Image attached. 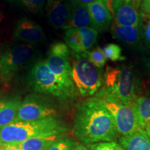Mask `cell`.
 I'll return each instance as SVG.
<instances>
[{
  "label": "cell",
  "mask_w": 150,
  "mask_h": 150,
  "mask_svg": "<svg viewBox=\"0 0 150 150\" xmlns=\"http://www.w3.org/2000/svg\"><path fill=\"white\" fill-rule=\"evenodd\" d=\"M144 66L146 74L150 79V54L144 59Z\"/></svg>",
  "instance_id": "27"
},
{
  "label": "cell",
  "mask_w": 150,
  "mask_h": 150,
  "mask_svg": "<svg viewBox=\"0 0 150 150\" xmlns=\"http://www.w3.org/2000/svg\"><path fill=\"white\" fill-rule=\"evenodd\" d=\"M59 136L35 137L13 145L18 146L21 150H46L51 144L59 139Z\"/></svg>",
  "instance_id": "20"
},
{
  "label": "cell",
  "mask_w": 150,
  "mask_h": 150,
  "mask_svg": "<svg viewBox=\"0 0 150 150\" xmlns=\"http://www.w3.org/2000/svg\"><path fill=\"white\" fill-rule=\"evenodd\" d=\"M73 134L83 144L114 141L117 131L104 101L93 97L79 104L75 114Z\"/></svg>",
  "instance_id": "1"
},
{
  "label": "cell",
  "mask_w": 150,
  "mask_h": 150,
  "mask_svg": "<svg viewBox=\"0 0 150 150\" xmlns=\"http://www.w3.org/2000/svg\"><path fill=\"white\" fill-rule=\"evenodd\" d=\"M138 90V76L134 67L127 65L108 66L103 75L102 87L95 97L131 105L137 97Z\"/></svg>",
  "instance_id": "2"
},
{
  "label": "cell",
  "mask_w": 150,
  "mask_h": 150,
  "mask_svg": "<svg viewBox=\"0 0 150 150\" xmlns=\"http://www.w3.org/2000/svg\"><path fill=\"white\" fill-rule=\"evenodd\" d=\"M140 129H145L150 124V95L137 97L132 104Z\"/></svg>",
  "instance_id": "19"
},
{
  "label": "cell",
  "mask_w": 150,
  "mask_h": 150,
  "mask_svg": "<svg viewBox=\"0 0 150 150\" xmlns=\"http://www.w3.org/2000/svg\"><path fill=\"white\" fill-rule=\"evenodd\" d=\"M23 6L32 13L42 11L46 0H17Z\"/></svg>",
  "instance_id": "25"
},
{
  "label": "cell",
  "mask_w": 150,
  "mask_h": 150,
  "mask_svg": "<svg viewBox=\"0 0 150 150\" xmlns=\"http://www.w3.org/2000/svg\"><path fill=\"white\" fill-rule=\"evenodd\" d=\"M7 1H13V0H7Z\"/></svg>",
  "instance_id": "37"
},
{
  "label": "cell",
  "mask_w": 150,
  "mask_h": 150,
  "mask_svg": "<svg viewBox=\"0 0 150 150\" xmlns=\"http://www.w3.org/2000/svg\"><path fill=\"white\" fill-rule=\"evenodd\" d=\"M91 150H124L120 143L115 141L101 142L93 144L91 146Z\"/></svg>",
  "instance_id": "26"
},
{
  "label": "cell",
  "mask_w": 150,
  "mask_h": 150,
  "mask_svg": "<svg viewBox=\"0 0 150 150\" xmlns=\"http://www.w3.org/2000/svg\"><path fill=\"white\" fill-rule=\"evenodd\" d=\"M103 101L113 118L118 134L122 136H127L140 129L132 104H124L117 101L109 99Z\"/></svg>",
  "instance_id": "8"
},
{
  "label": "cell",
  "mask_w": 150,
  "mask_h": 150,
  "mask_svg": "<svg viewBox=\"0 0 150 150\" xmlns=\"http://www.w3.org/2000/svg\"><path fill=\"white\" fill-rule=\"evenodd\" d=\"M93 27L98 31L106 30L110 26L112 13L104 0H95L88 4Z\"/></svg>",
  "instance_id": "14"
},
{
  "label": "cell",
  "mask_w": 150,
  "mask_h": 150,
  "mask_svg": "<svg viewBox=\"0 0 150 150\" xmlns=\"http://www.w3.org/2000/svg\"><path fill=\"white\" fill-rule=\"evenodd\" d=\"M67 130L54 117L31 122H16L0 129V145L18 144L35 137L60 136Z\"/></svg>",
  "instance_id": "3"
},
{
  "label": "cell",
  "mask_w": 150,
  "mask_h": 150,
  "mask_svg": "<svg viewBox=\"0 0 150 150\" xmlns=\"http://www.w3.org/2000/svg\"><path fill=\"white\" fill-rule=\"evenodd\" d=\"M72 77L82 97L97 93L103 83V70L95 66L84 54H76L72 65Z\"/></svg>",
  "instance_id": "6"
},
{
  "label": "cell",
  "mask_w": 150,
  "mask_h": 150,
  "mask_svg": "<svg viewBox=\"0 0 150 150\" xmlns=\"http://www.w3.org/2000/svg\"><path fill=\"white\" fill-rule=\"evenodd\" d=\"M21 104V98L19 96L0 101V129L16 122Z\"/></svg>",
  "instance_id": "17"
},
{
  "label": "cell",
  "mask_w": 150,
  "mask_h": 150,
  "mask_svg": "<svg viewBox=\"0 0 150 150\" xmlns=\"http://www.w3.org/2000/svg\"><path fill=\"white\" fill-rule=\"evenodd\" d=\"M35 45L12 43L0 50V81L6 82L38 61Z\"/></svg>",
  "instance_id": "4"
},
{
  "label": "cell",
  "mask_w": 150,
  "mask_h": 150,
  "mask_svg": "<svg viewBox=\"0 0 150 150\" xmlns=\"http://www.w3.org/2000/svg\"><path fill=\"white\" fill-rule=\"evenodd\" d=\"M29 81L33 91L51 95L61 101L72 99L76 95L58 80L46 61L43 60H38L32 65L29 74Z\"/></svg>",
  "instance_id": "5"
},
{
  "label": "cell",
  "mask_w": 150,
  "mask_h": 150,
  "mask_svg": "<svg viewBox=\"0 0 150 150\" xmlns=\"http://www.w3.org/2000/svg\"><path fill=\"white\" fill-rule=\"evenodd\" d=\"M78 143L70 139H58L46 150H74Z\"/></svg>",
  "instance_id": "24"
},
{
  "label": "cell",
  "mask_w": 150,
  "mask_h": 150,
  "mask_svg": "<svg viewBox=\"0 0 150 150\" xmlns=\"http://www.w3.org/2000/svg\"><path fill=\"white\" fill-rule=\"evenodd\" d=\"M104 1L106 3V4H107L108 8L110 9V12H111V13L112 15V4H113L115 0H104Z\"/></svg>",
  "instance_id": "30"
},
{
  "label": "cell",
  "mask_w": 150,
  "mask_h": 150,
  "mask_svg": "<svg viewBox=\"0 0 150 150\" xmlns=\"http://www.w3.org/2000/svg\"><path fill=\"white\" fill-rule=\"evenodd\" d=\"M0 149L1 150H21L18 146L13 144H6V145H0Z\"/></svg>",
  "instance_id": "29"
},
{
  "label": "cell",
  "mask_w": 150,
  "mask_h": 150,
  "mask_svg": "<svg viewBox=\"0 0 150 150\" xmlns=\"http://www.w3.org/2000/svg\"><path fill=\"white\" fill-rule=\"evenodd\" d=\"M142 43L150 49V15L141 11L139 14V24Z\"/></svg>",
  "instance_id": "21"
},
{
  "label": "cell",
  "mask_w": 150,
  "mask_h": 150,
  "mask_svg": "<svg viewBox=\"0 0 150 150\" xmlns=\"http://www.w3.org/2000/svg\"><path fill=\"white\" fill-rule=\"evenodd\" d=\"M74 0H47L46 11L50 22L56 29L66 27Z\"/></svg>",
  "instance_id": "13"
},
{
  "label": "cell",
  "mask_w": 150,
  "mask_h": 150,
  "mask_svg": "<svg viewBox=\"0 0 150 150\" xmlns=\"http://www.w3.org/2000/svg\"><path fill=\"white\" fill-rule=\"evenodd\" d=\"M146 89H147V95H150V81L147 83V86H146Z\"/></svg>",
  "instance_id": "34"
},
{
  "label": "cell",
  "mask_w": 150,
  "mask_h": 150,
  "mask_svg": "<svg viewBox=\"0 0 150 150\" xmlns=\"http://www.w3.org/2000/svg\"><path fill=\"white\" fill-rule=\"evenodd\" d=\"M83 27H93L88 6L86 4L74 0L65 29Z\"/></svg>",
  "instance_id": "15"
},
{
  "label": "cell",
  "mask_w": 150,
  "mask_h": 150,
  "mask_svg": "<svg viewBox=\"0 0 150 150\" xmlns=\"http://www.w3.org/2000/svg\"><path fill=\"white\" fill-rule=\"evenodd\" d=\"M135 0H115L112 4V16L120 26L136 27L139 24V13Z\"/></svg>",
  "instance_id": "12"
},
{
  "label": "cell",
  "mask_w": 150,
  "mask_h": 150,
  "mask_svg": "<svg viewBox=\"0 0 150 150\" xmlns=\"http://www.w3.org/2000/svg\"><path fill=\"white\" fill-rule=\"evenodd\" d=\"M74 150H89L87 147H86L85 146L82 145H77L76 147H75Z\"/></svg>",
  "instance_id": "31"
},
{
  "label": "cell",
  "mask_w": 150,
  "mask_h": 150,
  "mask_svg": "<svg viewBox=\"0 0 150 150\" xmlns=\"http://www.w3.org/2000/svg\"><path fill=\"white\" fill-rule=\"evenodd\" d=\"M145 131L146 133H147V136H149V138H150V124L145 128Z\"/></svg>",
  "instance_id": "33"
},
{
  "label": "cell",
  "mask_w": 150,
  "mask_h": 150,
  "mask_svg": "<svg viewBox=\"0 0 150 150\" xmlns=\"http://www.w3.org/2000/svg\"><path fill=\"white\" fill-rule=\"evenodd\" d=\"M76 1H79V2L86 4H90V3L93 2V1H95V0H76Z\"/></svg>",
  "instance_id": "32"
},
{
  "label": "cell",
  "mask_w": 150,
  "mask_h": 150,
  "mask_svg": "<svg viewBox=\"0 0 150 150\" xmlns=\"http://www.w3.org/2000/svg\"><path fill=\"white\" fill-rule=\"evenodd\" d=\"M98 31L93 27L74 28L65 30L66 45L75 54H83L93 47L97 40Z\"/></svg>",
  "instance_id": "10"
},
{
  "label": "cell",
  "mask_w": 150,
  "mask_h": 150,
  "mask_svg": "<svg viewBox=\"0 0 150 150\" xmlns=\"http://www.w3.org/2000/svg\"><path fill=\"white\" fill-rule=\"evenodd\" d=\"M142 1V0H135V2H136V4L138 8H139V6L140 5V4H141Z\"/></svg>",
  "instance_id": "35"
},
{
  "label": "cell",
  "mask_w": 150,
  "mask_h": 150,
  "mask_svg": "<svg viewBox=\"0 0 150 150\" xmlns=\"http://www.w3.org/2000/svg\"><path fill=\"white\" fill-rule=\"evenodd\" d=\"M84 55L93 64L99 68H102L106 64V58L102 49L96 47L90 52H84Z\"/></svg>",
  "instance_id": "22"
},
{
  "label": "cell",
  "mask_w": 150,
  "mask_h": 150,
  "mask_svg": "<svg viewBox=\"0 0 150 150\" xmlns=\"http://www.w3.org/2000/svg\"><path fill=\"white\" fill-rule=\"evenodd\" d=\"M104 55L106 59L111 61H124L126 59L125 56L122 55V49L116 44H108L103 48Z\"/></svg>",
  "instance_id": "23"
},
{
  "label": "cell",
  "mask_w": 150,
  "mask_h": 150,
  "mask_svg": "<svg viewBox=\"0 0 150 150\" xmlns=\"http://www.w3.org/2000/svg\"><path fill=\"white\" fill-rule=\"evenodd\" d=\"M0 150H1V149H0Z\"/></svg>",
  "instance_id": "38"
},
{
  "label": "cell",
  "mask_w": 150,
  "mask_h": 150,
  "mask_svg": "<svg viewBox=\"0 0 150 150\" xmlns=\"http://www.w3.org/2000/svg\"><path fill=\"white\" fill-rule=\"evenodd\" d=\"M13 38L24 44L35 45L44 42L45 32L38 24L27 18L17 22L14 29Z\"/></svg>",
  "instance_id": "11"
},
{
  "label": "cell",
  "mask_w": 150,
  "mask_h": 150,
  "mask_svg": "<svg viewBox=\"0 0 150 150\" xmlns=\"http://www.w3.org/2000/svg\"><path fill=\"white\" fill-rule=\"evenodd\" d=\"M111 33L115 38L134 48H140L142 45L139 26H120L113 22Z\"/></svg>",
  "instance_id": "16"
},
{
  "label": "cell",
  "mask_w": 150,
  "mask_h": 150,
  "mask_svg": "<svg viewBox=\"0 0 150 150\" xmlns=\"http://www.w3.org/2000/svg\"><path fill=\"white\" fill-rule=\"evenodd\" d=\"M3 18H4L3 14H2V13H1V12H0V23H1V21H2Z\"/></svg>",
  "instance_id": "36"
},
{
  "label": "cell",
  "mask_w": 150,
  "mask_h": 150,
  "mask_svg": "<svg viewBox=\"0 0 150 150\" xmlns=\"http://www.w3.org/2000/svg\"><path fill=\"white\" fill-rule=\"evenodd\" d=\"M119 141L124 150H150V138L143 129H138L129 136H122Z\"/></svg>",
  "instance_id": "18"
},
{
  "label": "cell",
  "mask_w": 150,
  "mask_h": 150,
  "mask_svg": "<svg viewBox=\"0 0 150 150\" xmlns=\"http://www.w3.org/2000/svg\"><path fill=\"white\" fill-rule=\"evenodd\" d=\"M46 62L56 77L66 88L74 93H77L72 77L70 50L65 43L58 42L52 44Z\"/></svg>",
  "instance_id": "7"
},
{
  "label": "cell",
  "mask_w": 150,
  "mask_h": 150,
  "mask_svg": "<svg viewBox=\"0 0 150 150\" xmlns=\"http://www.w3.org/2000/svg\"><path fill=\"white\" fill-rule=\"evenodd\" d=\"M141 10L150 15V0H142L141 2Z\"/></svg>",
  "instance_id": "28"
},
{
  "label": "cell",
  "mask_w": 150,
  "mask_h": 150,
  "mask_svg": "<svg viewBox=\"0 0 150 150\" xmlns=\"http://www.w3.org/2000/svg\"><path fill=\"white\" fill-rule=\"evenodd\" d=\"M56 109L47 99L37 95H30L20 105L16 122L40 120L54 117Z\"/></svg>",
  "instance_id": "9"
}]
</instances>
